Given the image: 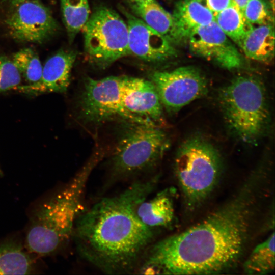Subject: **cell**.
<instances>
[{"label": "cell", "instance_id": "cell-6", "mask_svg": "<svg viewBox=\"0 0 275 275\" xmlns=\"http://www.w3.org/2000/svg\"><path fill=\"white\" fill-rule=\"evenodd\" d=\"M111 155L112 173L125 178L148 171L159 161L169 146L159 125L124 123Z\"/></svg>", "mask_w": 275, "mask_h": 275}, {"label": "cell", "instance_id": "cell-13", "mask_svg": "<svg viewBox=\"0 0 275 275\" xmlns=\"http://www.w3.org/2000/svg\"><path fill=\"white\" fill-rule=\"evenodd\" d=\"M121 10L126 19L130 55L151 63L164 61L174 55L172 44L163 36L124 8Z\"/></svg>", "mask_w": 275, "mask_h": 275}, {"label": "cell", "instance_id": "cell-27", "mask_svg": "<svg viewBox=\"0 0 275 275\" xmlns=\"http://www.w3.org/2000/svg\"><path fill=\"white\" fill-rule=\"evenodd\" d=\"M249 1V0H232V2L242 12Z\"/></svg>", "mask_w": 275, "mask_h": 275}, {"label": "cell", "instance_id": "cell-15", "mask_svg": "<svg viewBox=\"0 0 275 275\" xmlns=\"http://www.w3.org/2000/svg\"><path fill=\"white\" fill-rule=\"evenodd\" d=\"M130 7L135 15L171 44H177L182 40L172 15L156 0L131 2Z\"/></svg>", "mask_w": 275, "mask_h": 275}, {"label": "cell", "instance_id": "cell-1", "mask_svg": "<svg viewBox=\"0 0 275 275\" xmlns=\"http://www.w3.org/2000/svg\"><path fill=\"white\" fill-rule=\"evenodd\" d=\"M260 185L258 177L250 178L202 221L149 246L141 273L210 274L234 266L251 233Z\"/></svg>", "mask_w": 275, "mask_h": 275}, {"label": "cell", "instance_id": "cell-29", "mask_svg": "<svg viewBox=\"0 0 275 275\" xmlns=\"http://www.w3.org/2000/svg\"><path fill=\"white\" fill-rule=\"evenodd\" d=\"M130 2H134V1H141V0H128Z\"/></svg>", "mask_w": 275, "mask_h": 275}, {"label": "cell", "instance_id": "cell-11", "mask_svg": "<svg viewBox=\"0 0 275 275\" xmlns=\"http://www.w3.org/2000/svg\"><path fill=\"white\" fill-rule=\"evenodd\" d=\"M187 39L190 50L198 57L229 70L242 65L238 50L215 20L196 28Z\"/></svg>", "mask_w": 275, "mask_h": 275}, {"label": "cell", "instance_id": "cell-20", "mask_svg": "<svg viewBox=\"0 0 275 275\" xmlns=\"http://www.w3.org/2000/svg\"><path fill=\"white\" fill-rule=\"evenodd\" d=\"M215 21L225 34L239 46L246 34L253 27L233 3L215 15Z\"/></svg>", "mask_w": 275, "mask_h": 275}, {"label": "cell", "instance_id": "cell-5", "mask_svg": "<svg viewBox=\"0 0 275 275\" xmlns=\"http://www.w3.org/2000/svg\"><path fill=\"white\" fill-rule=\"evenodd\" d=\"M174 169L186 205L192 210L214 189L221 172V158L209 142L194 136L186 140L179 148Z\"/></svg>", "mask_w": 275, "mask_h": 275}, {"label": "cell", "instance_id": "cell-12", "mask_svg": "<svg viewBox=\"0 0 275 275\" xmlns=\"http://www.w3.org/2000/svg\"><path fill=\"white\" fill-rule=\"evenodd\" d=\"M122 98L127 112L139 123L158 125L161 121L163 106L150 80L124 76Z\"/></svg>", "mask_w": 275, "mask_h": 275}, {"label": "cell", "instance_id": "cell-21", "mask_svg": "<svg viewBox=\"0 0 275 275\" xmlns=\"http://www.w3.org/2000/svg\"><path fill=\"white\" fill-rule=\"evenodd\" d=\"M32 268L30 255L13 243L0 245V274H29Z\"/></svg>", "mask_w": 275, "mask_h": 275}, {"label": "cell", "instance_id": "cell-8", "mask_svg": "<svg viewBox=\"0 0 275 275\" xmlns=\"http://www.w3.org/2000/svg\"><path fill=\"white\" fill-rule=\"evenodd\" d=\"M124 76L102 79L87 78L78 99L79 114L84 121L100 124L111 120L139 123L124 107L122 94Z\"/></svg>", "mask_w": 275, "mask_h": 275}, {"label": "cell", "instance_id": "cell-19", "mask_svg": "<svg viewBox=\"0 0 275 275\" xmlns=\"http://www.w3.org/2000/svg\"><path fill=\"white\" fill-rule=\"evenodd\" d=\"M274 233L273 232L252 251L243 268L245 273L261 275L270 273L274 270Z\"/></svg>", "mask_w": 275, "mask_h": 275}, {"label": "cell", "instance_id": "cell-30", "mask_svg": "<svg viewBox=\"0 0 275 275\" xmlns=\"http://www.w3.org/2000/svg\"><path fill=\"white\" fill-rule=\"evenodd\" d=\"M1 173V169H0V174Z\"/></svg>", "mask_w": 275, "mask_h": 275}, {"label": "cell", "instance_id": "cell-3", "mask_svg": "<svg viewBox=\"0 0 275 275\" xmlns=\"http://www.w3.org/2000/svg\"><path fill=\"white\" fill-rule=\"evenodd\" d=\"M102 156L100 150H96L71 181L39 208L26 234L25 243L29 252L38 256L49 255L71 236L81 212L88 179Z\"/></svg>", "mask_w": 275, "mask_h": 275}, {"label": "cell", "instance_id": "cell-22", "mask_svg": "<svg viewBox=\"0 0 275 275\" xmlns=\"http://www.w3.org/2000/svg\"><path fill=\"white\" fill-rule=\"evenodd\" d=\"M61 10L63 23L72 41L91 15L88 0H61Z\"/></svg>", "mask_w": 275, "mask_h": 275}, {"label": "cell", "instance_id": "cell-2", "mask_svg": "<svg viewBox=\"0 0 275 275\" xmlns=\"http://www.w3.org/2000/svg\"><path fill=\"white\" fill-rule=\"evenodd\" d=\"M157 180L136 181L121 193L103 198L81 212L73 229L77 252L107 274L128 273L141 262L154 236L136 213Z\"/></svg>", "mask_w": 275, "mask_h": 275}, {"label": "cell", "instance_id": "cell-18", "mask_svg": "<svg viewBox=\"0 0 275 275\" xmlns=\"http://www.w3.org/2000/svg\"><path fill=\"white\" fill-rule=\"evenodd\" d=\"M240 47L249 58L261 62H269L274 54L273 24L253 27L243 39Z\"/></svg>", "mask_w": 275, "mask_h": 275}, {"label": "cell", "instance_id": "cell-16", "mask_svg": "<svg viewBox=\"0 0 275 275\" xmlns=\"http://www.w3.org/2000/svg\"><path fill=\"white\" fill-rule=\"evenodd\" d=\"M201 0H180L172 15L182 39H187L196 28L215 20V15Z\"/></svg>", "mask_w": 275, "mask_h": 275}, {"label": "cell", "instance_id": "cell-28", "mask_svg": "<svg viewBox=\"0 0 275 275\" xmlns=\"http://www.w3.org/2000/svg\"><path fill=\"white\" fill-rule=\"evenodd\" d=\"M11 5L13 6H15L18 4L27 0H8Z\"/></svg>", "mask_w": 275, "mask_h": 275}, {"label": "cell", "instance_id": "cell-10", "mask_svg": "<svg viewBox=\"0 0 275 275\" xmlns=\"http://www.w3.org/2000/svg\"><path fill=\"white\" fill-rule=\"evenodd\" d=\"M6 24L10 36L21 42L43 43L57 31L50 10L39 0H27L14 6Z\"/></svg>", "mask_w": 275, "mask_h": 275}, {"label": "cell", "instance_id": "cell-26", "mask_svg": "<svg viewBox=\"0 0 275 275\" xmlns=\"http://www.w3.org/2000/svg\"><path fill=\"white\" fill-rule=\"evenodd\" d=\"M206 6L214 15L229 7L232 0H205Z\"/></svg>", "mask_w": 275, "mask_h": 275}, {"label": "cell", "instance_id": "cell-23", "mask_svg": "<svg viewBox=\"0 0 275 275\" xmlns=\"http://www.w3.org/2000/svg\"><path fill=\"white\" fill-rule=\"evenodd\" d=\"M11 60L24 82L23 84H35L40 79L43 66L33 50L29 48L21 49L14 53Z\"/></svg>", "mask_w": 275, "mask_h": 275}, {"label": "cell", "instance_id": "cell-25", "mask_svg": "<svg viewBox=\"0 0 275 275\" xmlns=\"http://www.w3.org/2000/svg\"><path fill=\"white\" fill-rule=\"evenodd\" d=\"M242 14L247 21L253 25L274 22L273 13L263 0H249Z\"/></svg>", "mask_w": 275, "mask_h": 275}, {"label": "cell", "instance_id": "cell-9", "mask_svg": "<svg viewBox=\"0 0 275 275\" xmlns=\"http://www.w3.org/2000/svg\"><path fill=\"white\" fill-rule=\"evenodd\" d=\"M162 106L176 112L205 96L208 84L205 76L194 66L180 67L168 71H155L150 76Z\"/></svg>", "mask_w": 275, "mask_h": 275}, {"label": "cell", "instance_id": "cell-17", "mask_svg": "<svg viewBox=\"0 0 275 275\" xmlns=\"http://www.w3.org/2000/svg\"><path fill=\"white\" fill-rule=\"evenodd\" d=\"M136 213L140 220L150 228L169 227L175 219L173 199L167 191H161L152 199L141 202Z\"/></svg>", "mask_w": 275, "mask_h": 275}, {"label": "cell", "instance_id": "cell-4", "mask_svg": "<svg viewBox=\"0 0 275 275\" xmlns=\"http://www.w3.org/2000/svg\"><path fill=\"white\" fill-rule=\"evenodd\" d=\"M218 100L227 123L243 141L254 143L266 130L270 114L265 87L258 78L235 77L220 90Z\"/></svg>", "mask_w": 275, "mask_h": 275}, {"label": "cell", "instance_id": "cell-7", "mask_svg": "<svg viewBox=\"0 0 275 275\" xmlns=\"http://www.w3.org/2000/svg\"><path fill=\"white\" fill-rule=\"evenodd\" d=\"M82 31L86 56L97 67L104 69L130 55L127 23L112 9L96 8Z\"/></svg>", "mask_w": 275, "mask_h": 275}, {"label": "cell", "instance_id": "cell-14", "mask_svg": "<svg viewBox=\"0 0 275 275\" xmlns=\"http://www.w3.org/2000/svg\"><path fill=\"white\" fill-rule=\"evenodd\" d=\"M75 51L60 50L43 66L40 79L36 83L19 86L16 92L29 96L65 92L70 85L71 71L76 61Z\"/></svg>", "mask_w": 275, "mask_h": 275}, {"label": "cell", "instance_id": "cell-31", "mask_svg": "<svg viewBox=\"0 0 275 275\" xmlns=\"http://www.w3.org/2000/svg\"><path fill=\"white\" fill-rule=\"evenodd\" d=\"M201 1H203V0H201Z\"/></svg>", "mask_w": 275, "mask_h": 275}, {"label": "cell", "instance_id": "cell-24", "mask_svg": "<svg viewBox=\"0 0 275 275\" xmlns=\"http://www.w3.org/2000/svg\"><path fill=\"white\" fill-rule=\"evenodd\" d=\"M23 84L22 77L12 60L0 55V94L16 92Z\"/></svg>", "mask_w": 275, "mask_h": 275}]
</instances>
